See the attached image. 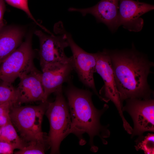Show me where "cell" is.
<instances>
[{
	"mask_svg": "<svg viewBox=\"0 0 154 154\" xmlns=\"http://www.w3.org/2000/svg\"><path fill=\"white\" fill-rule=\"evenodd\" d=\"M106 50L121 103L128 99L149 98L151 91L147 78L153 62L133 45L130 49Z\"/></svg>",
	"mask_w": 154,
	"mask_h": 154,
	"instance_id": "1",
	"label": "cell"
},
{
	"mask_svg": "<svg viewBox=\"0 0 154 154\" xmlns=\"http://www.w3.org/2000/svg\"><path fill=\"white\" fill-rule=\"evenodd\" d=\"M65 93L70 115L71 124L70 134L73 133L79 139L80 143L84 145L83 135L87 133L90 137L91 148L94 152L97 150L93 143L94 137L100 134L103 128L100 123V118L104 109H97L92 100V93L90 91L79 89L72 85L66 88Z\"/></svg>",
	"mask_w": 154,
	"mask_h": 154,
	"instance_id": "2",
	"label": "cell"
},
{
	"mask_svg": "<svg viewBox=\"0 0 154 154\" xmlns=\"http://www.w3.org/2000/svg\"><path fill=\"white\" fill-rule=\"evenodd\" d=\"M42 102L36 106H15L11 109L9 116L12 123L25 143L35 142L50 148L48 136L41 129L43 116L48 102Z\"/></svg>",
	"mask_w": 154,
	"mask_h": 154,
	"instance_id": "3",
	"label": "cell"
},
{
	"mask_svg": "<svg viewBox=\"0 0 154 154\" xmlns=\"http://www.w3.org/2000/svg\"><path fill=\"white\" fill-rule=\"evenodd\" d=\"M53 102H48L45 112L50 123L47 137L50 154L60 153V144L70 134L71 120L67 103L63 96L62 89L55 93Z\"/></svg>",
	"mask_w": 154,
	"mask_h": 154,
	"instance_id": "4",
	"label": "cell"
},
{
	"mask_svg": "<svg viewBox=\"0 0 154 154\" xmlns=\"http://www.w3.org/2000/svg\"><path fill=\"white\" fill-rule=\"evenodd\" d=\"M31 35L0 64V80L12 84L34 66Z\"/></svg>",
	"mask_w": 154,
	"mask_h": 154,
	"instance_id": "5",
	"label": "cell"
},
{
	"mask_svg": "<svg viewBox=\"0 0 154 154\" xmlns=\"http://www.w3.org/2000/svg\"><path fill=\"white\" fill-rule=\"evenodd\" d=\"M57 33H64L72 53V62L73 68L81 81L91 89L100 98L96 91L94 75L96 72L97 53L88 52L79 46L74 41L71 34L65 31L62 24L57 27Z\"/></svg>",
	"mask_w": 154,
	"mask_h": 154,
	"instance_id": "6",
	"label": "cell"
},
{
	"mask_svg": "<svg viewBox=\"0 0 154 154\" xmlns=\"http://www.w3.org/2000/svg\"><path fill=\"white\" fill-rule=\"evenodd\" d=\"M35 33L40 41L39 56L42 70L72 61L71 57H67L64 52V49L69 46V44L64 33H57L59 35H49L40 30L36 31Z\"/></svg>",
	"mask_w": 154,
	"mask_h": 154,
	"instance_id": "7",
	"label": "cell"
},
{
	"mask_svg": "<svg viewBox=\"0 0 154 154\" xmlns=\"http://www.w3.org/2000/svg\"><path fill=\"white\" fill-rule=\"evenodd\" d=\"M124 108L131 115L134 123L133 135H141L146 131H154V101L150 98L126 99Z\"/></svg>",
	"mask_w": 154,
	"mask_h": 154,
	"instance_id": "8",
	"label": "cell"
},
{
	"mask_svg": "<svg viewBox=\"0 0 154 154\" xmlns=\"http://www.w3.org/2000/svg\"><path fill=\"white\" fill-rule=\"evenodd\" d=\"M117 24L130 31L139 32L144 21L141 16L154 9L153 5L133 0H119Z\"/></svg>",
	"mask_w": 154,
	"mask_h": 154,
	"instance_id": "9",
	"label": "cell"
},
{
	"mask_svg": "<svg viewBox=\"0 0 154 154\" xmlns=\"http://www.w3.org/2000/svg\"><path fill=\"white\" fill-rule=\"evenodd\" d=\"M97 60L96 66V72L103 80L104 85L102 90L105 100L112 102L118 109L123 121L125 120L123 116L121 108L122 103L117 88L110 58L106 49L97 52Z\"/></svg>",
	"mask_w": 154,
	"mask_h": 154,
	"instance_id": "10",
	"label": "cell"
},
{
	"mask_svg": "<svg viewBox=\"0 0 154 154\" xmlns=\"http://www.w3.org/2000/svg\"><path fill=\"white\" fill-rule=\"evenodd\" d=\"M41 73L34 66L19 78L20 82L16 88L17 105L38 101H47L44 98Z\"/></svg>",
	"mask_w": 154,
	"mask_h": 154,
	"instance_id": "11",
	"label": "cell"
},
{
	"mask_svg": "<svg viewBox=\"0 0 154 154\" xmlns=\"http://www.w3.org/2000/svg\"><path fill=\"white\" fill-rule=\"evenodd\" d=\"M119 0H101L95 5L86 8L70 7L68 11L78 12L83 16L90 14L98 22L106 25L112 32L118 29L117 21Z\"/></svg>",
	"mask_w": 154,
	"mask_h": 154,
	"instance_id": "12",
	"label": "cell"
},
{
	"mask_svg": "<svg viewBox=\"0 0 154 154\" xmlns=\"http://www.w3.org/2000/svg\"><path fill=\"white\" fill-rule=\"evenodd\" d=\"M73 70L71 61L50 66L42 70L41 79L46 101L51 94L62 89V84L69 80Z\"/></svg>",
	"mask_w": 154,
	"mask_h": 154,
	"instance_id": "13",
	"label": "cell"
},
{
	"mask_svg": "<svg viewBox=\"0 0 154 154\" xmlns=\"http://www.w3.org/2000/svg\"><path fill=\"white\" fill-rule=\"evenodd\" d=\"M23 35V31L17 27H4L0 30V63L20 45Z\"/></svg>",
	"mask_w": 154,
	"mask_h": 154,
	"instance_id": "14",
	"label": "cell"
},
{
	"mask_svg": "<svg viewBox=\"0 0 154 154\" xmlns=\"http://www.w3.org/2000/svg\"><path fill=\"white\" fill-rule=\"evenodd\" d=\"M0 141L7 143L14 146L16 149L22 148L25 143L17 134L11 121L1 127Z\"/></svg>",
	"mask_w": 154,
	"mask_h": 154,
	"instance_id": "15",
	"label": "cell"
},
{
	"mask_svg": "<svg viewBox=\"0 0 154 154\" xmlns=\"http://www.w3.org/2000/svg\"><path fill=\"white\" fill-rule=\"evenodd\" d=\"M1 81L0 82V104L12 102L17 105L18 96L16 88L11 83Z\"/></svg>",
	"mask_w": 154,
	"mask_h": 154,
	"instance_id": "16",
	"label": "cell"
},
{
	"mask_svg": "<svg viewBox=\"0 0 154 154\" xmlns=\"http://www.w3.org/2000/svg\"><path fill=\"white\" fill-rule=\"evenodd\" d=\"M46 146L35 142L25 143V146L19 150L14 152L15 154H44Z\"/></svg>",
	"mask_w": 154,
	"mask_h": 154,
	"instance_id": "17",
	"label": "cell"
},
{
	"mask_svg": "<svg viewBox=\"0 0 154 154\" xmlns=\"http://www.w3.org/2000/svg\"><path fill=\"white\" fill-rule=\"evenodd\" d=\"M137 150L141 149L145 154H154V135L149 133L135 146Z\"/></svg>",
	"mask_w": 154,
	"mask_h": 154,
	"instance_id": "18",
	"label": "cell"
},
{
	"mask_svg": "<svg viewBox=\"0 0 154 154\" xmlns=\"http://www.w3.org/2000/svg\"><path fill=\"white\" fill-rule=\"evenodd\" d=\"M5 1L10 5L23 11L37 24L43 28V27L37 22L31 13L28 6V0H5Z\"/></svg>",
	"mask_w": 154,
	"mask_h": 154,
	"instance_id": "19",
	"label": "cell"
},
{
	"mask_svg": "<svg viewBox=\"0 0 154 154\" xmlns=\"http://www.w3.org/2000/svg\"><path fill=\"white\" fill-rule=\"evenodd\" d=\"M16 104L12 102H8L0 104V115L9 116L11 108Z\"/></svg>",
	"mask_w": 154,
	"mask_h": 154,
	"instance_id": "20",
	"label": "cell"
},
{
	"mask_svg": "<svg viewBox=\"0 0 154 154\" xmlns=\"http://www.w3.org/2000/svg\"><path fill=\"white\" fill-rule=\"evenodd\" d=\"M16 148L7 143L0 141V154H13Z\"/></svg>",
	"mask_w": 154,
	"mask_h": 154,
	"instance_id": "21",
	"label": "cell"
},
{
	"mask_svg": "<svg viewBox=\"0 0 154 154\" xmlns=\"http://www.w3.org/2000/svg\"><path fill=\"white\" fill-rule=\"evenodd\" d=\"M5 9L4 0H0V30L4 27L3 18Z\"/></svg>",
	"mask_w": 154,
	"mask_h": 154,
	"instance_id": "22",
	"label": "cell"
},
{
	"mask_svg": "<svg viewBox=\"0 0 154 154\" xmlns=\"http://www.w3.org/2000/svg\"><path fill=\"white\" fill-rule=\"evenodd\" d=\"M11 121L9 116L0 115V127H2Z\"/></svg>",
	"mask_w": 154,
	"mask_h": 154,
	"instance_id": "23",
	"label": "cell"
},
{
	"mask_svg": "<svg viewBox=\"0 0 154 154\" xmlns=\"http://www.w3.org/2000/svg\"><path fill=\"white\" fill-rule=\"evenodd\" d=\"M1 127H0V135L1 134Z\"/></svg>",
	"mask_w": 154,
	"mask_h": 154,
	"instance_id": "24",
	"label": "cell"
},
{
	"mask_svg": "<svg viewBox=\"0 0 154 154\" xmlns=\"http://www.w3.org/2000/svg\"><path fill=\"white\" fill-rule=\"evenodd\" d=\"M1 63H0V64H1Z\"/></svg>",
	"mask_w": 154,
	"mask_h": 154,
	"instance_id": "25",
	"label": "cell"
}]
</instances>
